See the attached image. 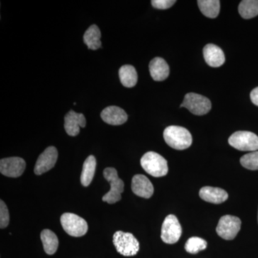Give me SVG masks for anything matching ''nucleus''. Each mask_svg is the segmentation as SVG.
<instances>
[{
    "instance_id": "nucleus-1",
    "label": "nucleus",
    "mask_w": 258,
    "mask_h": 258,
    "mask_svg": "<svg viewBox=\"0 0 258 258\" xmlns=\"http://www.w3.org/2000/svg\"><path fill=\"white\" fill-rule=\"evenodd\" d=\"M164 139L169 147L176 150L188 149L192 143V137L189 131L178 125H170L166 128Z\"/></svg>"
},
{
    "instance_id": "nucleus-2",
    "label": "nucleus",
    "mask_w": 258,
    "mask_h": 258,
    "mask_svg": "<svg viewBox=\"0 0 258 258\" xmlns=\"http://www.w3.org/2000/svg\"><path fill=\"white\" fill-rule=\"evenodd\" d=\"M141 165L146 172L154 177H161L167 174V161L160 154L154 152H149L141 159Z\"/></svg>"
},
{
    "instance_id": "nucleus-3",
    "label": "nucleus",
    "mask_w": 258,
    "mask_h": 258,
    "mask_svg": "<svg viewBox=\"0 0 258 258\" xmlns=\"http://www.w3.org/2000/svg\"><path fill=\"white\" fill-rule=\"evenodd\" d=\"M113 244L117 252L125 257L136 255L139 250V242L130 232L117 231L113 237Z\"/></svg>"
},
{
    "instance_id": "nucleus-4",
    "label": "nucleus",
    "mask_w": 258,
    "mask_h": 258,
    "mask_svg": "<svg viewBox=\"0 0 258 258\" xmlns=\"http://www.w3.org/2000/svg\"><path fill=\"white\" fill-rule=\"evenodd\" d=\"M103 176L109 182L111 189L103 197V201L111 205L120 201L121 193L124 190V183L118 177L117 171L114 168H106L103 171Z\"/></svg>"
},
{
    "instance_id": "nucleus-5",
    "label": "nucleus",
    "mask_w": 258,
    "mask_h": 258,
    "mask_svg": "<svg viewBox=\"0 0 258 258\" xmlns=\"http://www.w3.org/2000/svg\"><path fill=\"white\" fill-rule=\"evenodd\" d=\"M229 144L237 150L256 152L258 150V137L255 134L246 131H239L230 136Z\"/></svg>"
},
{
    "instance_id": "nucleus-6",
    "label": "nucleus",
    "mask_w": 258,
    "mask_h": 258,
    "mask_svg": "<svg viewBox=\"0 0 258 258\" xmlns=\"http://www.w3.org/2000/svg\"><path fill=\"white\" fill-rule=\"evenodd\" d=\"M61 225L66 233L73 237H82L87 233V222L74 213H64L60 217Z\"/></svg>"
},
{
    "instance_id": "nucleus-7",
    "label": "nucleus",
    "mask_w": 258,
    "mask_h": 258,
    "mask_svg": "<svg viewBox=\"0 0 258 258\" xmlns=\"http://www.w3.org/2000/svg\"><path fill=\"white\" fill-rule=\"evenodd\" d=\"M181 107L187 108L193 114L203 115L210 112L212 108V103L207 97L190 93L185 96Z\"/></svg>"
},
{
    "instance_id": "nucleus-8",
    "label": "nucleus",
    "mask_w": 258,
    "mask_h": 258,
    "mask_svg": "<svg viewBox=\"0 0 258 258\" xmlns=\"http://www.w3.org/2000/svg\"><path fill=\"white\" fill-rule=\"evenodd\" d=\"M182 229L179 220L174 215L166 217L161 227V237L166 244H174L179 241L181 236Z\"/></svg>"
},
{
    "instance_id": "nucleus-9",
    "label": "nucleus",
    "mask_w": 258,
    "mask_h": 258,
    "mask_svg": "<svg viewBox=\"0 0 258 258\" xmlns=\"http://www.w3.org/2000/svg\"><path fill=\"white\" fill-rule=\"evenodd\" d=\"M240 218L232 215H225L220 218L217 226V233L226 240H232L235 238L240 230Z\"/></svg>"
},
{
    "instance_id": "nucleus-10",
    "label": "nucleus",
    "mask_w": 258,
    "mask_h": 258,
    "mask_svg": "<svg viewBox=\"0 0 258 258\" xmlns=\"http://www.w3.org/2000/svg\"><path fill=\"white\" fill-rule=\"evenodd\" d=\"M25 167L26 163L20 157L5 158L0 161V171L8 177H19L23 174Z\"/></svg>"
},
{
    "instance_id": "nucleus-11",
    "label": "nucleus",
    "mask_w": 258,
    "mask_h": 258,
    "mask_svg": "<svg viewBox=\"0 0 258 258\" xmlns=\"http://www.w3.org/2000/svg\"><path fill=\"white\" fill-rule=\"evenodd\" d=\"M57 157H58V153L55 147H47L37 159L35 169H34L35 174L36 175H41L44 173L50 170L55 165Z\"/></svg>"
},
{
    "instance_id": "nucleus-12",
    "label": "nucleus",
    "mask_w": 258,
    "mask_h": 258,
    "mask_svg": "<svg viewBox=\"0 0 258 258\" xmlns=\"http://www.w3.org/2000/svg\"><path fill=\"white\" fill-rule=\"evenodd\" d=\"M86 120L83 113L70 111L64 116V129L71 137H76L80 133V128L86 127Z\"/></svg>"
},
{
    "instance_id": "nucleus-13",
    "label": "nucleus",
    "mask_w": 258,
    "mask_h": 258,
    "mask_svg": "<svg viewBox=\"0 0 258 258\" xmlns=\"http://www.w3.org/2000/svg\"><path fill=\"white\" fill-rule=\"evenodd\" d=\"M132 189L137 196L149 199L154 194V186L147 176L137 174L132 179Z\"/></svg>"
},
{
    "instance_id": "nucleus-14",
    "label": "nucleus",
    "mask_w": 258,
    "mask_h": 258,
    "mask_svg": "<svg viewBox=\"0 0 258 258\" xmlns=\"http://www.w3.org/2000/svg\"><path fill=\"white\" fill-rule=\"evenodd\" d=\"M101 116L103 121L113 125L123 124L128 120V115L124 110L118 106H108L101 112Z\"/></svg>"
},
{
    "instance_id": "nucleus-15",
    "label": "nucleus",
    "mask_w": 258,
    "mask_h": 258,
    "mask_svg": "<svg viewBox=\"0 0 258 258\" xmlns=\"http://www.w3.org/2000/svg\"><path fill=\"white\" fill-rule=\"evenodd\" d=\"M203 54L207 63L211 67H220L225 62V57L223 51L214 44H208L204 47Z\"/></svg>"
},
{
    "instance_id": "nucleus-16",
    "label": "nucleus",
    "mask_w": 258,
    "mask_h": 258,
    "mask_svg": "<svg viewBox=\"0 0 258 258\" xmlns=\"http://www.w3.org/2000/svg\"><path fill=\"white\" fill-rule=\"evenodd\" d=\"M200 197L208 203L221 204L227 200L228 194L221 188L204 186L200 189Z\"/></svg>"
},
{
    "instance_id": "nucleus-17",
    "label": "nucleus",
    "mask_w": 258,
    "mask_h": 258,
    "mask_svg": "<svg viewBox=\"0 0 258 258\" xmlns=\"http://www.w3.org/2000/svg\"><path fill=\"white\" fill-rule=\"evenodd\" d=\"M149 71L154 81H162L169 76V67L164 59L157 57L153 59L149 63Z\"/></svg>"
},
{
    "instance_id": "nucleus-18",
    "label": "nucleus",
    "mask_w": 258,
    "mask_h": 258,
    "mask_svg": "<svg viewBox=\"0 0 258 258\" xmlns=\"http://www.w3.org/2000/svg\"><path fill=\"white\" fill-rule=\"evenodd\" d=\"M101 33L96 25H91L85 32L83 41L91 50H96L101 47Z\"/></svg>"
},
{
    "instance_id": "nucleus-19",
    "label": "nucleus",
    "mask_w": 258,
    "mask_h": 258,
    "mask_svg": "<svg viewBox=\"0 0 258 258\" xmlns=\"http://www.w3.org/2000/svg\"><path fill=\"white\" fill-rule=\"evenodd\" d=\"M96 159L94 156H89L83 163L82 173H81V181L83 186H88L91 181L96 172Z\"/></svg>"
},
{
    "instance_id": "nucleus-20",
    "label": "nucleus",
    "mask_w": 258,
    "mask_h": 258,
    "mask_svg": "<svg viewBox=\"0 0 258 258\" xmlns=\"http://www.w3.org/2000/svg\"><path fill=\"white\" fill-rule=\"evenodd\" d=\"M120 83L126 88H133L138 81L137 71L134 66L125 64L119 69Z\"/></svg>"
},
{
    "instance_id": "nucleus-21",
    "label": "nucleus",
    "mask_w": 258,
    "mask_h": 258,
    "mask_svg": "<svg viewBox=\"0 0 258 258\" xmlns=\"http://www.w3.org/2000/svg\"><path fill=\"white\" fill-rule=\"evenodd\" d=\"M40 237L45 252L47 254H55L59 244L57 235L52 231L46 229L42 231Z\"/></svg>"
},
{
    "instance_id": "nucleus-22",
    "label": "nucleus",
    "mask_w": 258,
    "mask_h": 258,
    "mask_svg": "<svg viewBox=\"0 0 258 258\" xmlns=\"http://www.w3.org/2000/svg\"><path fill=\"white\" fill-rule=\"evenodd\" d=\"M200 11L205 16L210 18H216L220 13V2L219 0H199Z\"/></svg>"
},
{
    "instance_id": "nucleus-23",
    "label": "nucleus",
    "mask_w": 258,
    "mask_h": 258,
    "mask_svg": "<svg viewBox=\"0 0 258 258\" xmlns=\"http://www.w3.org/2000/svg\"><path fill=\"white\" fill-rule=\"evenodd\" d=\"M239 13L242 18L248 20L258 15V0H243L238 7Z\"/></svg>"
},
{
    "instance_id": "nucleus-24",
    "label": "nucleus",
    "mask_w": 258,
    "mask_h": 258,
    "mask_svg": "<svg viewBox=\"0 0 258 258\" xmlns=\"http://www.w3.org/2000/svg\"><path fill=\"white\" fill-rule=\"evenodd\" d=\"M208 243L206 241L198 237H190L185 244L186 252L191 254H197L200 251L207 248Z\"/></svg>"
},
{
    "instance_id": "nucleus-25",
    "label": "nucleus",
    "mask_w": 258,
    "mask_h": 258,
    "mask_svg": "<svg viewBox=\"0 0 258 258\" xmlns=\"http://www.w3.org/2000/svg\"><path fill=\"white\" fill-rule=\"evenodd\" d=\"M242 166L249 170H258V151L252 152L241 157Z\"/></svg>"
},
{
    "instance_id": "nucleus-26",
    "label": "nucleus",
    "mask_w": 258,
    "mask_h": 258,
    "mask_svg": "<svg viewBox=\"0 0 258 258\" xmlns=\"http://www.w3.org/2000/svg\"><path fill=\"white\" fill-rule=\"evenodd\" d=\"M10 223V214L8 207L3 200L0 201V228L4 229Z\"/></svg>"
},
{
    "instance_id": "nucleus-27",
    "label": "nucleus",
    "mask_w": 258,
    "mask_h": 258,
    "mask_svg": "<svg viewBox=\"0 0 258 258\" xmlns=\"http://www.w3.org/2000/svg\"><path fill=\"white\" fill-rule=\"evenodd\" d=\"M176 3L175 0H153L152 5L154 8L159 10H166L170 8Z\"/></svg>"
},
{
    "instance_id": "nucleus-28",
    "label": "nucleus",
    "mask_w": 258,
    "mask_h": 258,
    "mask_svg": "<svg viewBox=\"0 0 258 258\" xmlns=\"http://www.w3.org/2000/svg\"><path fill=\"white\" fill-rule=\"evenodd\" d=\"M251 101L255 106H258V87L252 90L250 93Z\"/></svg>"
},
{
    "instance_id": "nucleus-29",
    "label": "nucleus",
    "mask_w": 258,
    "mask_h": 258,
    "mask_svg": "<svg viewBox=\"0 0 258 258\" xmlns=\"http://www.w3.org/2000/svg\"><path fill=\"white\" fill-rule=\"evenodd\" d=\"M257 222H258V213H257Z\"/></svg>"
}]
</instances>
